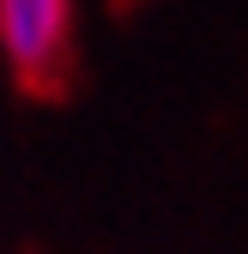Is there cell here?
I'll return each instance as SVG.
<instances>
[{"instance_id": "1", "label": "cell", "mask_w": 248, "mask_h": 254, "mask_svg": "<svg viewBox=\"0 0 248 254\" xmlns=\"http://www.w3.org/2000/svg\"><path fill=\"white\" fill-rule=\"evenodd\" d=\"M0 55L30 97H61L73 79V0H0Z\"/></svg>"}]
</instances>
